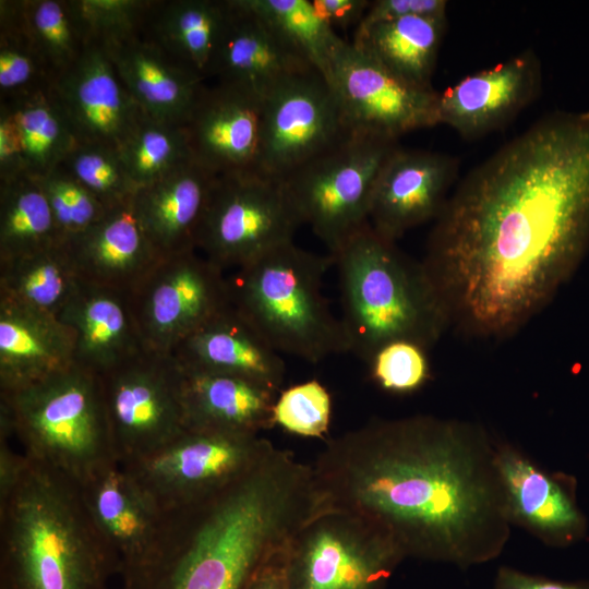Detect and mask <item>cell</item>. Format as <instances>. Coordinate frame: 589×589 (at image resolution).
<instances>
[{
  "mask_svg": "<svg viewBox=\"0 0 589 589\" xmlns=\"http://www.w3.org/2000/svg\"><path fill=\"white\" fill-rule=\"evenodd\" d=\"M177 365L187 429L259 435L275 425L276 392L247 378Z\"/></svg>",
  "mask_w": 589,
  "mask_h": 589,
  "instance_id": "obj_28",
  "label": "cell"
},
{
  "mask_svg": "<svg viewBox=\"0 0 589 589\" xmlns=\"http://www.w3.org/2000/svg\"><path fill=\"white\" fill-rule=\"evenodd\" d=\"M25 31L55 81L91 43L76 0H23Z\"/></svg>",
  "mask_w": 589,
  "mask_h": 589,
  "instance_id": "obj_35",
  "label": "cell"
},
{
  "mask_svg": "<svg viewBox=\"0 0 589 589\" xmlns=\"http://www.w3.org/2000/svg\"><path fill=\"white\" fill-rule=\"evenodd\" d=\"M272 446L256 434L187 429L149 455L120 465L164 512H169L226 489Z\"/></svg>",
  "mask_w": 589,
  "mask_h": 589,
  "instance_id": "obj_11",
  "label": "cell"
},
{
  "mask_svg": "<svg viewBox=\"0 0 589 589\" xmlns=\"http://www.w3.org/2000/svg\"><path fill=\"white\" fill-rule=\"evenodd\" d=\"M496 462L512 524L546 544L568 542L578 533L580 513L554 478L510 444L497 442Z\"/></svg>",
  "mask_w": 589,
  "mask_h": 589,
  "instance_id": "obj_29",
  "label": "cell"
},
{
  "mask_svg": "<svg viewBox=\"0 0 589 589\" xmlns=\"http://www.w3.org/2000/svg\"><path fill=\"white\" fill-rule=\"evenodd\" d=\"M351 133L396 141L440 124V93L402 81L372 55L346 39L334 51L325 74Z\"/></svg>",
  "mask_w": 589,
  "mask_h": 589,
  "instance_id": "obj_14",
  "label": "cell"
},
{
  "mask_svg": "<svg viewBox=\"0 0 589 589\" xmlns=\"http://www.w3.org/2000/svg\"><path fill=\"white\" fill-rule=\"evenodd\" d=\"M7 101L23 146L26 173L40 178L60 166L77 141L51 88Z\"/></svg>",
  "mask_w": 589,
  "mask_h": 589,
  "instance_id": "obj_34",
  "label": "cell"
},
{
  "mask_svg": "<svg viewBox=\"0 0 589 589\" xmlns=\"http://www.w3.org/2000/svg\"><path fill=\"white\" fill-rule=\"evenodd\" d=\"M118 151L136 190L191 160L183 125L156 120L145 113Z\"/></svg>",
  "mask_w": 589,
  "mask_h": 589,
  "instance_id": "obj_38",
  "label": "cell"
},
{
  "mask_svg": "<svg viewBox=\"0 0 589 589\" xmlns=\"http://www.w3.org/2000/svg\"><path fill=\"white\" fill-rule=\"evenodd\" d=\"M320 15L332 28H356L362 22L371 1L368 0H312Z\"/></svg>",
  "mask_w": 589,
  "mask_h": 589,
  "instance_id": "obj_47",
  "label": "cell"
},
{
  "mask_svg": "<svg viewBox=\"0 0 589 589\" xmlns=\"http://www.w3.org/2000/svg\"><path fill=\"white\" fill-rule=\"evenodd\" d=\"M89 41L104 43L142 33L154 0H76Z\"/></svg>",
  "mask_w": 589,
  "mask_h": 589,
  "instance_id": "obj_42",
  "label": "cell"
},
{
  "mask_svg": "<svg viewBox=\"0 0 589 589\" xmlns=\"http://www.w3.org/2000/svg\"><path fill=\"white\" fill-rule=\"evenodd\" d=\"M446 17L407 16L357 28L353 43L408 84L434 91L432 76Z\"/></svg>",
  "mask_w": 589,
  "mask_h": 589,
  "instance_id": "obj_30",
  "label": "cell"
},
{
  "mask_svg": "<svg viewBox=\"0 0 589 589\" xmlns=\"http://www.w3.org/2000/svg\"><path fill=\"white\" fill-rule=\"evenodd\" d=\"M37 179L50 206L60 244L67 245L100 220L108 211L61 166Z\"/></svg>",
  "mask_w": 589,
  "mask_h": 589,
  "instance_id": "obj_40",
  "label": "cell"
},
{
  "mask_svg": "<svg viewBox=\"0 0 589 589\" xmlns=\"http://www.w3.org/2000/svg\"><path fill=\"white\" fill-rule=\"evenodd\" d=\"M130 297L145 350L163 356L231 304L224 269L196 250L161 257Z\"/></svg>",
  "mask_w": 589,
  "mask_h": 589,
  "instance_id": "obj_13",
  "label": "cell"
},
{
  "mask_svg": "<svg viewBox=\"0 0 589 589\" xmlns=\"http://www.w3.org/2000/svg\"><path fill=\"white\" fill-rule=\"evenodd\" d=\"M330 414V395L316 380L286 388L274 406L275 424L306 437H323L328 431Z\"/></svg>",
  "mask_w": 589,
  "mask_h": 589,
  "instance_id": "obj_41",
  "label": "cell"
},
{
  "mask_svg": "<svg viewBox=\"0 0 589 589\" xmlns=\"http://www.w3.org/2000/svg\"><path fill=\"white\" fill-rule=\"evenodd\" d=\"M494 589H589V584L567 582L501 566L494 577Z\"/></svg>",
  "mask_w": 589,
  "mask_h": 589,
  "instance_id": "obj_46",
  "label": "cell"
},
{
  "mask_svg": "<svg viewBox=\"0 0 589 589\" xmlns=\"http://www.w3.org/2000/svg\"><path fill=\"white\" fill-rule=\"evenodd\" d=\"M25 173L23 146L12 108L0 101V182Z\"/></svg>",
  "mask_w": 589,
  "mask_h": 589,
  "instance_id": "obj_45",
  "label": "cell"
},
{
  "mask_svg": "<svg viewBox=\"0 0 589 589\" xmlns=\"http://www.w3.org/2000/svg\"><path fill=\"white\" fill-rule=\"evenodd\" d=\"M541 77L540 60L531 49L470 74L440 93L438 122L465 139L480 137L532 103Z\"/></svg>",
  "mask_w": 589,
  "mask_h": 589,
  "instance_id": "obj_20",
  "label": "cell"
},
{
  "mask_svg": "<svg viewBox=\"0 0 589 589\" xmlns=\"http://www.w3.org/2000/svg\"><path fill=\"white\" fill-rule=\"evenodd\" d=\"M79 486L96 532L121 576V587L131 584L157 546L166 512L116 460Z\"/></svg>",
  "mask_w": 589,
  "mask_h": 589,
  "instance_id": "obj_16",
  "label": "cell"
},
{
  "mask_svg": "<svg viewBox=\"0 0 589 589\" xmlns=\"http://www.w3.org/2000/svg\"><path fill=\"white\" fill-rule=\"evenodd\" d=\"M227 15V0H154L142 34L206 77Z\"/></svg>",
  "mask_w": 589,
  "mask_h": 589,
  "instance_id": "obj_31",
  "label": "cell"
},
{
  "mask_svg": "<svg viewBox=\"0 0 589 589\" xmlns=\"http://www.w3.org/2000/svg\"><path fill=\"white\" fill-rule=\"evenodd\" d=\"M373 378L389 392L408 393L418 389L429 377L425 350L397 341L382 348L370 363Z\"/></svg>",
  "mask_w": 589,
  "mask_h": 589,
  "instance_id": "obj_43",
  "label": "cell"
},
{
  "mask_svg": "<svg viewBox=\"0 0 589 589\" xmlns=\"http://www.w3.org/2000/svg\"><path fill=\"white\" fill-rule=\"evenodd\" d=\"M310 70L315 69L243 0H227L206 79L239 85L265 98L286 80Z\"/></svg>",
  "mask_w": 589,
  "mask_h": 589,
  "instance_id": "obj_21",
  "label": "cell"
},
{
  "mask_svg": "<svg viewBox=\"0 0 589 589\" xmlns=\"http://www.w3.org/2000/svg\"><path fill=\"white\" fill-rule=\"evenodd\" d=\"M589 245V110L556 111L458 184L421 261L450 325L513 335L552 300Z\"/></svg>",
  "mask_w": 589,
  "mask_h": 589,
  "instance_id": "obj_1",
  "label": "cell"
},
{
  "mask_svg": "<svg viewBox=\"0 0 589 589\" xmlns=\"http://www.w3.org/2000/svg\"><path fill=\"white\" fill-rule=\"evenodd\" d=\"M99 377L119 464L147 456L187 430L171 354L144 351Z\"/></svg>",
  "mask_w": 589,
  "mask_h": 589,
  "instance_id": "obj_12",
  "label": "cell"
},
{
  "mask_svg": "<svg viewBox=\"0 0 589 589\" xmlns=\"http://www.w3.org/2000/svg\"><path fill=\"white\" fill-rule=\"evenodd\" d=\"M263 107L242 86L205 83L182 123L191 159L215 176L255 171Z\"/></svg>",
  "mask_w": 589,
  "mask_h": 589,
  "instance_id": "obj_17",
  "label": "cell"
},
{
  "mask_svg": "<svg viewBox=\"0 0 589 589\" xmlns=\"http://www.w3.org/2000/svg\"><path fill=\"white\" fill-rule=\"evenodd\" d=\"M496 446L469 421L375 418L330 438L312 469L322 509L366 517L405 558L464 569L497 558L510 537Z\"/></svg>",
  "mask_w": 589,
  "mask_h": 589,
  "instance_id": "obj_2",
  "label": "cell"
},
{
  "mask_svg": "<svg viewBox=\"0 0 589 589\" xmlns=\"http://www.w3.org/2000/svg\"><path fill=\"white\" fill-rule=\"evenodd\" d=\"M299 56L324 76L345 40L320 15L312 0H243Z\"/></svg>",
  "mask_w": 589,
  "mask_h": 589,
  "instance_id": "obj_36",
  "label": "cell"
},
{
  "mask_svg": "<svg viewBox=\"0 0 589 589\" xmlns=\"http://www.w3.org/2000/svg\"><path fill=\"white\" fill-rule=\"evenodd\" d=\"M9 440V436L0 434V503L12 493L27 466V457L15 453Z\"/></svg>",
  "mask_w": 589,
  "mask_h": 589,
  "instance_id": "obj_48",
  "label": "cell"
},
{
  "mask_svg": "<svg viewBox=\"0 0 589 589\" xmlns=\"http://www.w3.org/2000/svg\"><path fill=\"white\" fill-rule=\"evenodd\" d=\"M215 178L191 159L136 190L133 211L161 257L196 250L197 231Z\"/></svg>",
  "mask_w": 589,
  "mask_h": 589,
  "instance_id": "obj_26",
  "label": "cell"
},
{
  "mask_svg": "<svg viewBox=\"0 0 589 589\" xmlns=\"http://www.w3.org/2000/svg\"><path fill=\"white\" fill-rule=\"evenodd\" d=\"M82 281L131 293L161 259L129 202L67 245Z\"/></svg>",
  "mask_w": 589,
  "mask_h": 589,
  "instance_id": "obj_25",
  "label": "cell"
},
{
  "mask_svg": "<svg viewBox=\"0 0 589 589\" xmlns=\"http://www.w3.org/2000/svg\"><path fill=\"white\" fill-rule=\"evenodd\" d=\"M59 243L50 206L37 178L0 182V262Z\"/></svg>",
  "mask_w": 589,
  "mask_h": 589,
  "instance_id": "obj_33",
  "label": "cell"
},
{
  "mask_svg": "<svg viewBox=\"0 0 589 589\" xmlns=\"http://www.w3.org/2000/svg\"><path fill=\"white\" fill-rule=\"evenodd\" d=\"M115 574L79 483L27 457L0 503V589H108Z\"/></svg>",
  "mask_w": 589,
  "mask_h": 589,
  "instance_id": "obj_4",
  "label": "cell"
},
{
  "mask_svg": "<svg viewBox=\"0 0 589 589\" xmlns=\"http://www.w3.org/2000/svg\"><path fill=\"white\" fill-rule=\"evenodd\" d=\"M456 173L457 161L452 156L397 145L375 179L369 208L371 228L395 242L410 229L435 219Z\"/></svg>",
  "mask_w": 589,
  "mask_h": 589,
  "instance_id": "obj_19",
  "label": "cell"
},
{
  "mask_svg": "<svg viewBox=\"0 0 589 589\" xmlns=\"http://www.w3.org/2000/svg\"><path fill=\"white\" fill-rule=\"evenodd\" d=\"M284 551L274 556L259 572L248 589H286L283 568Z\"/></svg>",
  "mask_w": 589,
  "mask_h": 589,
  "instance_id": "obj_49",
  "label": "cell"
},
{
  "mask_svg": "<svg viewBox=\"0 0 589 589\" xmlns=\"http://www.w3.org/2000/svg\"><path fill=\"white\" fill-rule=\"evenodd\" d=\"M320 507L312 465L273 445L226 489L166 512L148 564L120 589H248Z\"/></svg>",
  "mask_w": 589,
  "mask_h": 589,
  "instance_id": "obj_3",
  "label": "cell"
},
{
  "mask_svg": "<svg viewBox=\"0 0 589 589\" xmlns=\"http://www.w3.org/2000/svg\"><path fill=\"white\" fill-rule=\"evenodd\" d=\"M332 255L280 244L237 268L231 305L279 353L317 363L349 352V342L323 291Z\"/></svg>",
  "mask_w": 589,
  "mask_h": 589,
  "instance_id": "obj_6",
  "label": "cell"
},
{
  "mask_svg": "<svg viewBox=\"0 0 589 589\" xmlns=\"http://www.w3.org/2000/svg\"><path fill=\"white\" fill-rule=\"evenodd\" d=\"M349 133L325 76L297 74L264 98L255 172L283 182Z\"/></svg>",
  "mask_w": 589,
  "mask_h": 589,
  "instance_id": "obj_15",
  "label": "cell"
},
{
  "mask_svg": "<svg viewBox=\"0 0 589 589\" xmlns=\"http://www.w3.org/2000/svg\"><path fill=\"white\" fill-rule=\"evenodd\" d=\"M74 363V337L57 316L0 300V392L16 390Z\"/></svg>",
  "mask_w": 589,
  "mask_h": 589,
  "instance_id": "obj_27",
  "label": "cell"
},
{
  "mask_svg": "<svg viewBox=\"0 0 589 589\" xmlns=\"http://www.w3.org/2000/svg\"><path fill=\"white\" fill-rule=\"evenodd\" d=\"M405 556L364 516L324 508L290 538L283 555L286 589H385Z\"/></svg>",
  "mask_w": 589,
  "mask_h": 589,
  "instance_id": "obj_8",
  "label": "cell"
},
{
  "mask_svg": "<svg viewBox=\"0 0 589 589\" xmlns=\"http://www.w3.org/2000/svg\"><path fill=\"white\" fill-rule=\"evenodd\" d=\"M51 91L77 143L118 148L144 115L96 41L57 77Z\"/></svg>",
  "mask_w": 589,
  "mask_h": 589,
  "instance_id": "obj_18",
  "label": "cell"
},
{
  "mask_svg": "<svg viewBox=\"0 0 589 589\" xmlns=\"http://www.w3.org/2000/svg\"><path fill=\"white\" fill-rule=\"evenodd\" d=\"M58 318L74 337V363L103 375L146 351L130 293L82 283Z\"/></svg>",
  "mask_w": 589,
  "mask_h": 589,
  "instance_id": "obj_22",
  "label": "cell"
},
{
  "mask_svg": "<svg viewBox=\"0 0 589 589\" xmlns=\"http://www.w3.org/2000/svg\"><path fill=\"white\" fill-rule=\"evenodd\" d=\"M0 434L14 435L26 457L77 483L116 460L100 377L76 364L0 392Z\"/></svg>",
  "mask_w": 589,
  "mask_h": 589,
  "instance_id": "obj_7",
  "label": "cell"
},
{
  "mask_svg": "<svg viewBox=\"0 0 589 589\" xmlns=\"http://www.w3.org/2000/svg\"><path fill=\"white\" fill-rule=\"evenodd\" d=\"M65 245L0 262V300L57 316L82 285Z\"/></svg>",
  "mask_w": 589,
  "mask_h": 589,
  "instance_id": "obj_32",
  "label": "cell"
},
{
  "mask_svg": "<svg viewBox=\"0 0 589 589\" xmlns=\"http://www.w3.org/2000/svg\"><path fill=\"white\" fill-rule=\"evenodd\" d=\"M396 146V141L350 132L283 181L302 225L329 255L369 224L375 179Z\"/></svg>",
  "mask_w": 589,
  "mask_h": 589,
  "instance_id": "obj_9",
  "label": "cell"
},
{
  "mask_svg": "<svg viewBox=\"0 0 589 589\" xmlns=\"http://www.w3.org/2000/svg\"><path fill=\"white\" fill-rule=\"evenodd\" d=\"M125 88L149 118L183 123L206 77L142 33L99 43Z\"/></svg>",
  "mask_w": 589,
  "mask_h": 589,
  "instance_id": "obj_23",
  "label": "cell"
},
{
  "mask_svg": "<svg viewBox=\"0 0 589 589\" xmlns=\"http://www.w3.org/2000/svg\"><path fill=\"white\" fill-rule=\"evenodd\" d=\"M182 368L238 376L278 392L286 366L280 353L230 304L171 353Z\"/></svg>",
  "mask_w": 589,
  "mask_h": 589,
  "instance_id": "obj_24",
  "label": "cell"
},
{
  "mask_svg": "<svg viewBox=\"0 0 589 589\" xmlns=\"http://www.w3.org/2000/svg\"><path fill=\"white\" fill-rule=\"evenodd\" d=\"M300 225L284 182L255 171L216 176L196 250L224 271L239 268L293 241Z\"/></svg>",
  "mask_w": 589,
  "mask_h": 589,
  "instance_id": "obj_10",
  "label": "cell"
},
{
  "mask_svg": "<svg viewBox=\"0 0 589 589\" xmlns=\"http://www.w3.org/2000/svg\"><path fill=\"white\" fill-rule=\"evenodd\" d=\"M349 352L371 363L385 346L407 341L426 350L450 325L421 262L365 225L333 255Z\"/></svg>",
  "mask_w": 589,
  "mask_h": 589,
  "instance_id": "obj_5",
  "label": "cell"
},
{
  "mask_svg": "<svg viewBox=\"0 0 589 589\" xmlns=\"http://www.w3.org/2000/svg\"><path fill=\"white\" fill-rule=\"evenodd\" d=\"M446 10L445 0H375L357 28L407 16L446 17Z\"/></svg>",
  "mask_w": 589,
  "mask_h": 589,
  "instance_id": "obj_44",
  "label": "cell"
},
{
  "mask_svg": "<svg viewBox=\"0 0 589 589\" xmlns=\"http://www.w3.org/2000/svg\"><path fill=\"white\" fill-rule=\"evenodd\" d=\"M60 166L108 209L129 202L136 192L117 147L76 143Z\"/></svg>",
  "mask_w": 589,
  "mask_h": 589,
  "instance_id": "obj_39",
  "label": "cell"
},
{
  "mask_svg": "<svg viewBox=\"0 0 589 589\" xmlns=\"http://www.w3.org/2000/svg\"><path fill=\"white\" fill-rule=\"evenodd\" d=\"M55 79L25 31L23 0L0 1V100L50 89Z\"/></svg>",
  "mask_w": 589,
  "mask_h": 589,
  "instance_id": "obj_37",
  "label": "cell"
}]
</instances>
